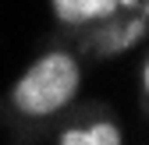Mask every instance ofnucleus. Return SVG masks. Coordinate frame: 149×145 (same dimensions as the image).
Returning <instances> with one entry per match:
<instances>
[{
    "label": "nucleus",
    "mask_w": 149,
    "mask_h": 145,
    "mask_svg": "<svg viewBox=\"0 0 149 145\" xmlns=\"http://www.w3.org/2000/svg\"><path fill=\"white\" fill-rule=\"evenodd\" d=\"M82 88V64L78 57H71L64 50H50L43 57H36L29 64V71L11 85V106L22 117H53L64 106H71V99Z\"/></svg>",
    "instance_id": "1"
},
{
    "label": "nucleus",
    "mask_w": 149,
    "mask_h": 145,
    "mask_svg": "<svg viewBox=\"0 0 149 145\" xmlns=\"http://www.w3.org/2000/svg\"><path fill=\"white\" fill-rule=\"evenodd\" d=\"M146 35V7L139 11H117L114 18L96 25V39H92V50L100 53H121L128 46H135L139 39Z\"/></svg>",
    "instance_id": "2"
},
{
    "label": "nucleus",
    "mask_w": 149,
    "mask_h": 145,
    "mask_svg": "<svg viewBox=\"0 0 149 145\" xmlns=\"http://www.w3.org/2000/svg\"><path fill=\"white\" fill-rule=\"evenodd\" d=\"M53 4V18L68 28H89L100 25L107 18H114L121 7L117 0H50Z\"/></svg>",
    "instance_id": "3"
},
{
    "label": "nucleus",
    "mask_w": 149,
    "mask_h": 145,
    "mask_svg": "<svg viewBox=\"0 0 149 145\" xmlns=\"http://www.w3.org/2000/svg\"><path fill=\"white\" fill-rule=\"evenodd\" d=\"M57 145H124L117 120H89L78 128H64Z\"/></svg>",
    "instance_id": "4"
},
{
    "label": "nucleus",
    "mask_w": 149,
    "mask_h": 145,
    "mask_svg": "<svg viewBox=\"0 0 149 145\" xmlns=\"http://www.w3.org/2000/svg\"><path fill=\"white\" fill-rule=\"evenodd\" d=\"M117 7L121 11H139V7H146V0H117Z\"/></svg>",
    "instance_id": "5"
}]
</instances>
